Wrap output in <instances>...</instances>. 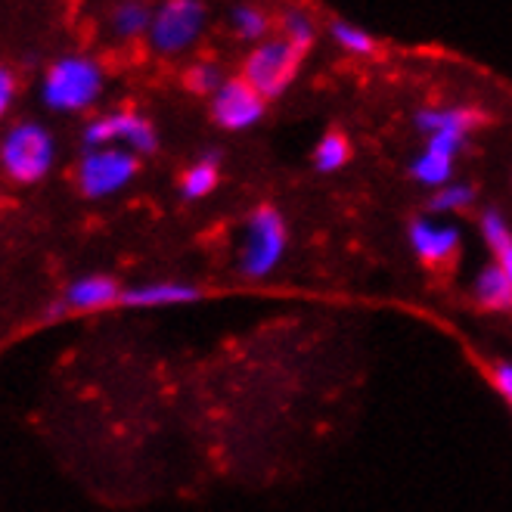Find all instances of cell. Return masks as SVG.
<instances>
[{"instance_id":"cell-7","label":"cell","mask_w":512,"mask_h":512,"mask_svg":"<svg viewBox=\"0 0 512 512\" xmlns=\"http://www.w3.org/2000/svg\"><path fill=\"white\" fill-rule=\"evenodd\" d=\"M115 140H122L128 149L134 153H156L159 146V137H156V128L146 122L143 115L131 112V109H122V112H109L103 118H94L87 128H84V146L87 149H103Z\"/></svg>"},{"instance_id":"cell-22","label":"cell","mask_w":512,"mask_h":512,"mask_svg":"<svg viewBox=\"0 0 512 512\" xmlns=\"http://www.w3.org/2000/svg\"><path fill=\"white\" fill-rule=\"evenodd\" d=\"M184 84L199 97H215L218 87L224 84V75H221V69L215 63H196V66L187 69Z\"/></svg>"},{"instance_id":"cell-10","label":"cell","mask_w":512,"mask_h":512,"mask_svg":"<svg viewBox=\"0 0 512 512\" xmlns=\"http://www.w3.org/2000/svg\"><path fill=\"white\" fill-rule=\"evenodd\" d=\"M202 292L193 283H177V280H156V283H140L122 292V305L128 308H171V305H190Z\"/></svg>"},{"instance_id":"cell-4","label":"cell","mask_w":512,"mask_h":512,"mask_svg":"<svg viewBox=\"0 0 512 512\" xmlns=\"http://www.w3.org/2000/svg\"><path fill=\"white\" fill-rule=\"evenodd\" d=\"M286 252V224L277 208H255L246 221L243 249H239V270L249 280H261L280 264Z\"/></svg>"},{"instance_id":"cell-6","label":"cell","mask_w":512,"mask_h":512,"mask_svg":"<svg viewBox=\"0 0 512 512\" xmlns=\"http://www.w3.org/2000/svg\"><path fill=\"white\" fill-rule=\"evenodd\" d=\"M140 162L131 149H90V153L81 159L75 180H78V190L87 199H103L112 196L118 190H125L134 174H137Z\"/></svg>"},{"instance_id":"cell-18","label":"cell","mask_w":512,"mask_h":512,"mask_svg":"<svg viewBox=\"0 0 512 512\" xmlns=\"http://www.w3.org/2000/svg\"><path fill=\"white\" fill-rule=\"evenodd\" d=\"M283 38H286L295 50L308 53V50L314 47V38H317L314 19H311L305 10H298V7L286 10V13H283Z\"/></svg>"},{"instance_id":"cell-26","label":"cell","mask_w":512,"mask_h":512,"mask_svg":"<svg viewBox=\"0 0 512 512\" xmlns=\"http://www.w3.org/2000/svg\"><path fill=\"white\" fill-rule=\"evenodd\" d=\"M497 264L503 267V274L509 277V283H512V246L509 249H503L500 255H497Z\"/></svg>"},{"instance_id":"cell-3","label":"cell","mask_w":512,"mask_h":512,"mask_svg":"<svg viewBox=\"0 0 512 512\" xmlns=\"http://www.w3.org/2000/svg\"><path fill=\"white\" fill-rule=\"evenodd\" d=\"M205 22H208V13L202 0H165L153 13L146 41L159 56H177L202 38Z\"/></svg>"},{"instance_id":"cell-25","label":"cell","mask_w":512,"mask_h":512,"mask_svg":"<svg viewBox=\"0 0 512 512\" xmlns=\"http://www.w3.org/2000/svg\"><path fill=\"white\" fill-rule=\"evenodd\" d=\"M494 385L503 395V401L512 407V360H500V364L494 367Z\"/></svg>"},{"instance_id":"cell-17","label":"cell","mask_w":512,"mask_h":512,"mask_svg":"<svg viewBox=\"0 0 512 512\" xmlns=\"http://www.w3.org/2000/svg\"><path fill=\"white\" fill-rule=\"evenodd\" d=\"M348 156H351L348 137L339 134V131H329V134L317 143V149H314V165H317V171L329 174V171H339V168L348 162Z\"/></svg>"},{"instance_id":"cell-2","label":"cell","mask_w":512,"mask_h":512,"mask_svg":"<svg viewBox=\"0 0 512 512\" xmlns=\"http://www.w3.org/2000/svg\"><path fill=\"white\" fill-rule=\"evenodd\" d=\"M103 69L94 59L66 56L44 75V103L56 112H81L100 97Z\"/></svg>"},{"instance_id":"cell-8","label":"cell","mask_w":512,"mask_h":512,"mask_svg":"<svg viewBox=\"0 0 512 512\" xmlns=\"http://www.w3.org/2000/svg\"><path fill=\"white\" fill-rule=\"evenodd\" d=\"M212 118L224 131H246L264 118V97L246 78H227L212 97Z\"/></svg>"},{"instance_id":"cell-19","label":"cell","mask_w":512,"mask_h":512,"mask_svg":"<svg viewBox=\"0 0 512 512\" xmlns=\"http://www.w3.org/2000/svg\"><path fill=\"white\" fill-rule=\"evenodd\" d=\"M230 25H233V32L243 38V41H261L267 32H270V19L261 7L255 4H243V7H236L230 13Z\"/></svg>"},{"instance_id":"cell-15","label":"cell","mask_w":512,"mask_h":512,"mask_svg":"<svg viewBox=\"0 0 512 512\" xmlns=\"http://www.w3.org/2000/svg\"><path fill=\"white\" fill-rule=\"evenodd\" d=\"M215 187H218V156L215 153L202 156L196 165H190L184 171V177H180V193H184V199H205Z\"/></svg>"},{"instance_id":"cell-1","label":"cell","mask_w":512,"mask_h":512,"mask_svg":"<svg viewBox=\"0 0 512 512\" xmlns=\"http://www.w3.org/2000/svg\"><path fill=\"white\" fill-rule=\"evenodd\" d=\"M56 143L53 134L35 122L13 125L0 140V168L13 184H38L53 168Z\"/></svg>"},{"instance_id":"cell-12","label":"cell","mask_w":512,"mask_h":512,"mask_svg":"<svg viewBox=\"0 0 512 512\" xmlns=\"http://www.w3.org/2000/svg\"><path fill=\"white\" fill-rule=\"evenodd\" d=\"M472 295L481 308L488 311H509L512 308V283L503 274L500 264H488L478 270V277L472 283Z\"/></svg>"},{"instance_id":"cell-13","label":"cell","mask_w":512,"mask_h":512,"mask_svg":"<svg viewBox=\"0 0 512 512\" xmlns=\"http://www.w3.org/2000/svg\"><path fill=\"white\" fill-rule=\"evenodd\" d=\"M478 125V112L472 109H423L416 115V128L426 137L435 131H472Z\"/></svg>"},{"instance_id":"cell-11","label":"cell","mask_w":512,"mask_h":512,"mask_svg":"<svg viewBox=\"0 0 512 512\" xmlns=\"http://www.w3.org/2000/svg\"><path fill=\"white\" fill-rule=\"evenodd\" d=\"M122 286H118L112 277H103V274H90V277H81L75 280L69 289H66V298L63 305L69 311H103L115 301H122Z\"/></svg>"},{"instance_id":"cell-23","label":"cell","mask_w":512,"mask_h":512,"mask_svg":"<svg viewBox=\"0 0 512 512\" xmlns=\"http://www.w3.org/2000/svg\"><path fill=\"white\" fill-rule=\"evenodd\" d=\"M481 239H485L488 249L497 252V255H500L503 249L512 246V230H509V224L503 221V215H497V212L481 215Z\"/></svg>"},{"instance_id":"cell-14","label":"cell","mask_w":512,"mask_h":512,"mask_svg":"<svg viewBox=\"0 0 512 512\" xmlns=\"http://www.w3.org/2000/svg\"><path fill=\"white\" fill-rule=\"evenodd\" d=\"M454 159H457V156H450V153H441V149L426 146V149H423V156H419V159L410 165V171H413V177H416L423 187L441 190L444 184H450V174H454Z\"/></svg>"},{"instance_id":"cell-5","label":"cell","mask_w":512,"mask_h":512,"mask_svg":"<svg viewBox=\"0 0 512 512\" xmlns=\"http://www.w3.org/2000/svg\"><path fill=\"white\" fill-rule=\"evenodd\" d=\"M301 50H295L283 35L261 41L243 63V78L258 90L264 100H277L283 90L295 81L301 66Z\"/></svg>"},{"instance_id":"cell-20","label":"cell","mask_w":512,"mask_h":512,"mask_svg":"<svg viewBox=\"0 0 512 512\" xmlns=\"http://www.w3.org/2000/svg\"><path fill=\"white\" fill-rule=\"evenodd\" d=\"M329 35H333V41L342 50H348L354 56H370L376 50V41L364 32V28L354 25V22H345V19H333V22H329Z\"/></svg>"},{"instance_id":"cell-16","label":"cell","mask_w":512,"mask_h":512,"mask_svg":"<svg viewBox=\"0 0 512 512\" xmlns=\"http://www.w3.org/2000/svg\"><path fill=\"white\" fill-rule=\"evenodd\" d=\"M149 22H153V13H149V7L140 4V0H125V4L112 13L115 35L125 38V41H134V38L146 35L149 32Z\"/></svg>"},{"instance_id":"cell-9","label":"cell","mask_w":512,"mask_h":512,"mask_svg":"<svg viewBox=\"0 0 512 512\" xmlns=\"http://www.w3.org/2000/svg\"><path fill=\"white\" fill-rule=\"evenodd\" d=\"M407 236L416 258L426 264H447L460 249V230L454 224H441L432 218H416Z\"/></svg>"},{"instance_id":"cell-24","label":"cell","mask_w":512,"mask_h":512,"mask_svg":"<svg viewBox=\"0 0 512 512\" xmlns=\"http://www.w3.org/2000/svg\"><path fill=\"white\" fill-rule=\"evenodd\" d=\"M13 97H16V75H13V69L0 66V118L7 115Z\"/></svg>"},{"instance_id":"cell-21","label":"cell","mask_w":512,"mask_h":512,"mask_svg":"<svg viewBox=\"0 0 512 512\" xmlns=\"http://www.w3.org/2000/svg\"><path fill=\"white\" fill-rule=\"evenodd\" d=\"M472 199H475V190L469 184H444L432 196L429 208H432V212H438V215H454V212H463V208H469Z\"/></svg>"}]
</instances>
